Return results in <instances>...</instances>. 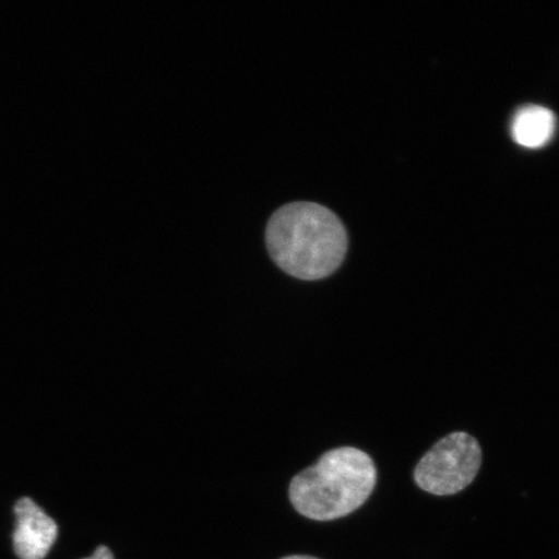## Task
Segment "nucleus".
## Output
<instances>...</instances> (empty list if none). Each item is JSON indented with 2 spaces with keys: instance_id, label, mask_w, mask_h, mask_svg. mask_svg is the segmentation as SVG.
Wrapping results in <instances>:
<instances>
[{
  "instance_id": "6",
  "label": "nucleus",
  "mask_w": 559,
  "mask_h": 559,
  "mask_svg": "<svg viewBox=\"0 0 559 559\" xmlns=\"http://www.w3.org/2000/svg\"><path fill=\"white\" fill-rule=\"evenodd\" d=\"M80 559H115V556L111 554V550L108 547H105V545H99L93 555Z\"/></svg>"
},
{
  "instance_id": "3",
  "label": "nucleus",
  "mask_w": 559,
  "mask_h": 559,
  "mask_svg": "<svg viewBox=\"0 0 559 559\" xmlns=\"http://www.w3.org/2000/svg\"><path fill=\"white\" fill-rule=\"evenodd\" d=\"M481 465L478 440L457 431L439 440L415 469L416 485L436 496L464 491L477 478Z\"/></svg>"
},
{
  "instance_id": "7",
  "label": "nucleus",
  "mask_w": 559,
  "mask_h": 559,
  "mask_svg": "<svg viewBox=\"0 0 559 559\" xmlns=\"http://www.w3.org/2000/svg\"><path fill=\"white\" fill-rule=\"evenodd\" d=\"M283 559H318V558L309 557V556H290V557H285Z\"/></svg>"
},
{
  "instance_id": "2",
  "label": "nucleus",
  "mask_w": 559,
  "mask_h": 559,
  "mask_svg": "<svg viewBox=\"0 0 559 559\" xmlns=\"http://www.w3.org/2000/svg\"><path fill=\"white\" fill-rule=\"evenodd\" d=\"M376 484L377 469L369 454L354 447H340L293 478L289 498L306 519L328 522L344 519L365 506Z\"/></svg>"
},
{
  "instance_id": "1",
  "label": "nucleus",
  "mask_w": 559,
  "mask_h": 559,
  "mask_svg": "<svg viewBox=\"0 0 559 559\" xmlns=\"http://www.w3.org/2000/svg\"><path fill=\"white\" fill-rule=\"evenodd\" d=\"M265 243L274 262L299 280H321L344 262L348 239L338 216L314 202H293L272 215Z\"/></svg>"
},
{
  "instance_id": "5",
  "label": "nucleus",
  "mask_w": 559,
  "mask_h": 559,
  "mask_svg": "<svg viewBox=\"0 0 559 559\" xmlns=\"http://www.w3.org/2000/svg\"><path fill=\"white\" fill-rule=\"evenodd\" d=\"M556 126L554 111L539 105H527L516 111L513 118L512 136L524 148L537 150L550 142Z\"/></svg>"
},
{
  "instance_id": "4",
  "label": "nucleus",
  "mask_w": 559,
  "mask_h": 559,
  "mask_svg": "<svg viewBox=\"0 0 559 559\" xmlns=\"http://www.w3.org/2000/svg\"><path fill=\"white\" fill-rule=\"evenodd\" d=\"M15 524L11 548L16 559H47L59 540L60 528L50 514L31 498H21L13 507Z\"/></svg>"
}]
</instances>
